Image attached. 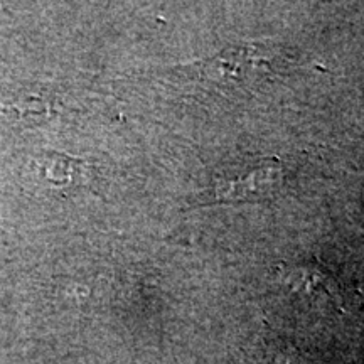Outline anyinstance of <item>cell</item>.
Masks as SVG:
<instances>
[{
    "instance_id": "277c9868",
    "label": "cell",
    "mask_w": 364,
    "mask_h": 364,
    "mask_svg": "<svg viewBox=\"0 0 364 364\" xmlns=\"http://www.w3.org/2000/svg\"><path fill=\"white\" fill-rule=\"evenodd\" d=\"M289 282L294 289H300L306 294H327L334 295L336 289L332 285L329 277L324 272H321L316 267L309 268H295V270L289 275Z\"/></svg>"
},
{
    "instance_id": "7a4b0ae2",
    "label": "cell",
    "mask_w": 364,
    "mask_h": 364,
    "mask_svg": "<svg viewBox=\"0 0 364 364\" xmlns=\"http://www.w3.org/2000/svg\"><path fill=\"white\" fill-rule=\"evenodd\" d=\"M285 182L284 166L275 159H265L243 174L225 176L215 182L216 201H247L275 194Z\"/></svg>"
},
{
    "instance_id": "3957f363",
    "label": "cell",
    "mask_w": 364,
    "mask_h": 364,
    "mask_svg": "<svg viewBox=\"0 0 364 364\" xmlns=\"http://www.w3.org/2000/svg\"><path fill=\"white\" fill-rule=\"evenodd\" d=\"M39 174L43 179L51 181L53 184L68 186L80 184L86 179L88 169L86 164L80 159H73L63 154H46V157L39 164Z\"/></svg>"
},
{
    "instance_id": "6da1fadb",
    "label": "cell",
    "mask_w": 364,
    "mask_h": 364,
    "mask_svg": "<svg viewBox=\"0 0 364 364\" xmlns=\"http://www.w3.org/2000/svg\"><path fill=\"white\" fill-rule=\"evenodd\" d=\"M204 80L221 85L258 83L272 76L270 59L257 46H236L228 48L215 58L198 65Z\"/></svg>"
}]
</instances>
